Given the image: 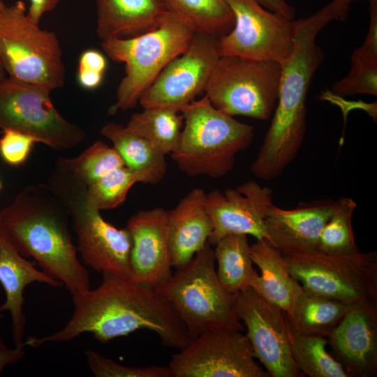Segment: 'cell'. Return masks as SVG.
Segmentation results:
<instances>
[{
	"label": "cell",
	"instance_id": "836d02e7",
	"mask_svg": "<svg viewBox=\"0 0 377 377\" xmlns=\"http://www.w3.org/2000/svg\"><path fill=\"white\" fill-rule=\"evenodd\" d=\"M350 69L334 83L331 94L343 97L358 94L377 95V63L350 60Z\"/></svg>",
	"mask_w": 377,
	"mask_h": 377
},
{
	"label": "cell",
	"instance_id": "7bdbcfd3",
	"mask_svg": "<svg viewBox=\"0 0 377 377\" xmlns=\"http://www.w3.org/2000/svg\"><path fill=\"white\" fill-rule=\"evenodd\" d=\"M6 75H7L6 71L5 70L3 64L0 57V82H1L3 79H5L7 77Z\"/></svg>",
	"mask_w": 377,
	"mask_h": 377
},
{
	"label": "cell",
	"instance_id": "2e32d148",
	"mask_svg": "<svg viewBox=\"0 0 377 377\" xmlns=\"http://www.w3.org/2000/svg\"><path fill=\"white\" fill-rule=\"evenodd\" d=\"M272 192L256 182L237 188L214 190L206 195V207L212 223L208 243L214 246L221 238L233 234L250 235L266 239L265 214L272 202Z\"/></svg>",
	"mask_w": 377,
	"mask_h": 377
},
{
	"label": "cell",
	"instance_id": "ab89813d",
	"mask_svg": "<svg viewBox=\"0 0 377 377\" xmlns=\"http://www.w3.org/2000/svg\"><path fill=\"white\" fill-rule=\"evenodd\" d=\"M103 73L77 68V80L80 86L85 89L98 88L103 80Z\"/></svg>",
	"mask_w": 377,
	"mask_h": 377
},
{
	"label": "cell",
	"instance_id": "5b68a950",
	"mask_svg": "<svg viewBox=\"0 0 377 377\" xmlns=\"http://www.w3.org/2000/svg\"><path fill=\"white\" fill-rule=\"evenodd\" d=\"M184 126L179 142L170 154L179 169L190 177L220 178L234 168L236 156L254 138V127L217 109L206 95L182 111Z\"/></svg>",
	"mask_w": 377,
	"mask_h": 377
},
{
	"label": "cell",
	"instance_id": "b9f144b4",
	"mask_svg": "<svg viewBox=\"0 0 377 377\" xmlns=\"http://www.w3.org/2000/svg\"><path fill=\"white\" fill-rule=\"evenodd\" d=\"M336 3H337L340 6L343 8L344 9L349 10V4L352 1L354 0H334ZM371 1V0H367Z\"/></svg>",
	"mask_w": 377,
	"mask_h": 377
},
{
	"label": "cell",
	"instance_id": "8d00e7d4",
	"mask_svg": "<svg viewBox=\"0 0 377 377\" xmlns=\"http://www.w3.org/2000/svg\"><path fill=\"white\" fill-rule=\"evenodd\" d=\"M107 59L104 54L95 49L83 51L78 60V67L89 71L105 73L107 68Z\"/></svg>",
	"mask_w": 377,
	"mask_h": 377
},
{
	"label": "cell",
	"instance_id": "8992f818",
	"mask_svg": "<svg viewBox=\"0 0 377 377\" xmlns=\"http://www.w3.org/2000/svg\"><path fill=\"white\" fill-rule=\"evenodd\" d=\"M214 251L205 246L155 288L177 313L190 341L207 331L232 328L243 331L236 313V294L228 291L216 273Z\"/></svg>",
	"mask_w": 377,
	"mask_h": 377
},
{
	"label": "cell",
	"instance_id": "9c48e42d",
	"mask_svg": "<svg viewBox=\"0 0 377 377\" xmlns=\"http://www.w3.org/2000/svg\"><path fill=\"white\" fill-rule=\"evenodd\" d=\"M303 288L351 306L377 304V253L334 255L318 250L283 254Z\"/></svg>",
	"mask_w": 377,
	"mask_h": 377
},
{
	"label": "cell",
	"instance_id": "52a82bcc",
	"mask_svg": "<svg viewBox=\"0 0 377 377\" xmlns=\"http://www.w3.org/2000/svg\"><path fill=\"white\" fill-rule=\"evenodd\" d=\"M194 34L186 22L168 11L155 28L142 34L101 40L104 53L124 64L125 75L110 113L135 107L166 65L186 50Z\"/></svg>",
	"mask_w": 377,
	"mask_h": 377
},
{
	"label": "cell",
	"instance_id": "277c9868",
	"mask_svg": "<svg viewBox=\"0 0 377 377\" xmlns=\"http://www.w3.org/2000/svg\"><path fill=\"white\" fill-rule=\"evenodd\" d=\"M46 185L71 219L84 263L96 272L133 281L128 230L117 228L102 217L89 198L87 184L71 171L62 158L57 161Z\"/></svg>",
	"mask_w": 377,
	"mask_h": 377
},
{
	"label": "cell",
	"instance_id": "1f68e13d",
	"mask_svg": "<svg viewBox=\"0 0 377 377\" xmlns=\"http://www.w3.org/2000/svg\"><path fill=\"white\" fill-rule=\"evenodd\" d=\"M139 177L125 165L116 168L87 185L88 196L100 211L114 209L126 200Z\"/></svg>",
	"mask_w": 377,
	"mask_h": 377
},
{
	"label": "cell",
	"instance_id": "e575fe53",
	"mask_svg": "<svg viewBox=\"0 0 377 377\" xmlns=\"http://www.w3.org/2000/svg\"><path fill=\"white\" fill-rule=\"evenodd\" d=\"M34 142H38L37 140L29 134L13 129L2 130L0 156L7 164L18 166L27 160Z\"/></svg>",
	"mask_w": 377,
	"mask_h": 377
},
{
	"label": "cell",
	"instance_id": "d6986e66",
	"mask_svg": "<svg viewBox=\"0 0 377 377\" xmlns=\"http://www.w3.org/2000/svg\"><path fill=\"white\" fill-rule=\"evenodd\" d=\"M335 201L316 200L285 209L271 202L265 214L266 241L282 254L317 249Z\"/></svg>",
	"mask_w": 377,
	"mask_h": 377
},
{
	"label": "cell",
	"instance_id": "4fadbf2b",
	"mask_svg": "<svg viewBox=\"0 0 377 377\" xmlns=\"http://www.w3.org/2000/svg\"><path fill=\"white\" fill-rule=\"evenodd\" d=\"M242 331L228 327L202 333L172 355L173 377H269L255 360Z\"/></svg>",
	"mask_w": 377,
	"mask_h": 377
},
{
	"label": "cell",
	"instance_id": "4dcf8cb0",
	"mask_svg": "<svg viewBox=\"0 0 377 377\" xmlns=\"http://www.w3.org/2000/svg\"><path fill=\"white\" fill-rule=\"evenodd\" d=\"M62 158L71 171L87 185L125 165L115 149L101 140L93 143L77 157Z\"/></svg>",
	"mask_w": 377,
	"mask_h": 377
},
{
	"label": "cell",
	"instance_id": "30bf717a",
	"mask_svg": "<svg viewBox=\"0 0 377 377\" xmlns=\"http://www.w3.org/2000/svg\"><path fill=\"white\" fill-rule=\"evenodd\" d=\"M281 65L237 56H221L205 91L212 105L230 116L267 121L275 109Z\"/></svg>",
	"mask_w": 377,
	"mask_h": 377
},
{
	"label": "cell",
	"instance_id": "484cf974",
	"mask_svg": "<svg viewBox=\"0 0 377 377\" xmlns=\"http://www.w3.org/2000/svg\"><path fill=\"white\" fill-rule=\"evenodd\" d=\"M214 246L216 273L224 288L232 294L249 288L258 273L253 267L247 235H229Z\"/></svg>",
	"mask_w": 377,
	"mask_h": 377
},
{
	"label": "cell",
	"instance_id": "7a4b0ae2",
	"mask_svg": "<svg viewBox=\"0 0 377 377\" xmlns=\"http://www.w3.org/2000/svg\"><path fill=\"white\" fill-rule=\"evenodd\" d=\"M334 20H343V15L332 1L311 15L295 20L293 49L281 65L273 117L250 167L251 172L260 180L270 181L280 176L302 148L306 130L309 89L325 59L316 36Z\"/></svg>",
	"mask_w": 377,
	"mask_h": 377
},
{
	"label": "cell",
	"instance_id": "d590c367",
	"mask_svg": "<svg viewBox=\"0 0 377 377\" xmlns=\"http://www.w3.org/2000/svg\"><path fill=\"white\" fill-rule=\"evenodd\" d=\"M369 2L370 22L368 33L362 45L353 52L350 60L377 63V0Z\"/></svg>",
	"mask_w": 377,
	"mask_h": 377
},
{
	"label": "cell",
	"instance_id": "9a60e30c",
	"mask_svg": "<svg viewBox=\"0 0 377 377\" xmlns=\"http://www.w3.org/2000/svg\"><path fill=\"white\" fill-rule=\"evenodd\" d=\"M236 313L246 326L255 358L270 376L299 377L291 353L293 334L288 314L251 287L236 294Z\"/></svg>",
	"mask_w": 377,
	"mask_h": 377
},
{
	"label": "cell",
	"instance_id": "5bb4252c",
	"mask_svg": "<svg viewBox=\"0 0 377 377\" xmlns=\"http://www.w3.org/2000/svg\"><path fill=\"white\" fill-rule=\"evenodd\" d=\"M220 57L218 38L195 33L186 50L166 65L139 103L142 108H165L182 112L205 92Z\"/></svg>",
	"mask_w": 377,
	"mask_h": 377
},
{
	"label": "cell",
	"instance_id": "44dd1931",
	"mask_svg": "<svg viewBox=\"0 0 377 377\" xmlns=\"http://www.w3.org/2000/svg\"><path fill=\"white\" fill-rule=\"evenodd\" d=\"M203 189L193 188L168 211V240L172 267L188 263L202 250L212 232Z\"/></svg>",
	"mask_w": 377,
	"mask_h": 377
},
{
	"label": "cell",
	"instance_id": "ac0fdd59",
	"mask_svg": "<svg viewBox=\"0 0 377 377\" xmlns=\"http://www.w3.org/2000/svg\"><path fill=\"white\" fill-rule=\"evenodd\" d=\"M335 358L351 377L377 374V304L353 307L327 336Z\"/></svg>",
	"mask_w": 377,
	"mask_h": 377
},
{
	"label": "cell",
	"instance_id": "7402d4cb",
	"mask_svg": "<svg viewBox=\"0 0 377 377\" xmlns=\"http://www.w3.org/2000/svg\"><path fill=\"white\" fill-rule=\"evenodd\" d=\"M101 40L129 38L155 28L168 12L164 0H96Z\"/></svg>",
	"mask_w": 377,
	"mask_h": 377
},
{
	"label": "cell",
	"instance_id": "cb8c5ba5",
	"mask_svg": "<svg viewBox=\"0 0 377 377\" xmlns=\"http://www.w3.org/2000/svg\"><path fill=\"white\" fill-rule=\"evenodd\" d=\"M101 133L112 142L125 166L139 177L140 182L157 184L165 177V155L149 140L113 122L103 126Z\"/></svg>",
	"mask_w": 377,
	"mask_h": 377
},
{
	"label": "cell",
	"instance_id": "f1b7e54d",
	"mask_svg": "<svg viewBox=\"0 0 377 377\" xmlns=\"http://www.w3.org/2000/svg\"><path fill=\"white\" fill-rule=\"evenodd\" d=\"M327 344L325 337L293 335L291 353L300 372L309 377H351L342 364L327 351Z\"/></svg>",
	"mask_w": 377,
	"mask_h": 377
},
{
	"label": "cell",
	"instance_id": "d6a6232c",
	"mask_svg": "<svg viewBox=\"0 0 377 377\" xmlns=\"http://www.w3.org/2000/svg\"><path fill=\"white\" fill-rule=\"evenodd\" d=\"M87 364L96 377H173L170 367H134L119 364L94 350L84 352Z\"/></svg>",
	"mask_w": 377,
	"mask_h": 377
},
{
	"label": "cell",
	"instance_id": "ee69618b",
	"mask_svg": "<svg viewBox=\"0 0 377 377\" xmlns=\"http://www.w3.org/2000/svg\"><path fill=\"white\" fill-rule=\"evenodd\" d=\"M6 6V5L5 4V3L2 1V0H0V12Z\"/></svg>",
	"mask_w": 377,
	"mask_h": 377
},
{
	"label": "cell",
	"instance_id": "f6af8a7d",
	"mask_svg": "<svg viewBox=\"0 0 377 377\" xmlns=\"http://www.w3.org/2000/svg\"><path fill=\"white\" fill-rule=\"evenodd\" d=\"M1 187H2V185H1V182L0 180V190L1 189Z\"/></svg>",
	"mask_w": 377,
	"mask_h": 377
},
{
	"label": "cell",
	"instance_id": "4316f807",
	"mask_svg": "<svg viewBox=\"0 0 377 377\" xmlns=\"http://www.w3.org/2000/svg\"><path fill=\"white\" fill-rule=\"evenodd\" d=\"M168 10L195 33L220 38L233 28L234 15L226 0H164Z\"/></svg>",
	"mask_w": 377,
	"mask_h": 377
},
{
	"label": "cell",
	"instance_id": "e0dca14e",
	"mask_svg": "<svg viewBox=\"0 0 377 377\" xmlns=\"http://www.w3.org/2000/svg\"><path fill=\"white\" fill-rule=\"evenodd\" d=\"M168 220V211L155 207L139 211L126 227L132 239L133 281L154 289L172 274Z\"/></svg>",
	"mask_w": 377,
	"mask_h": 377
},
{
	"label": "cell",
	"instance_id": "f35d334b",
	"mask_svg": "<svg viewBox=\"0 0 377 377\" xmlns=\"http://www.w3.org/2000/svg\"><path fill=\"white\" fill-rule=\"evenodd\" d=\"M25 352L24 348L16 347L9 348L0 334V374L5 367L13 364L20 360Z\"/></svg>",
	"mask_w": 377,
	"mask_h": 377
},
{
	"label": "cell",
	"instance_id": "83f0119b",
	"mask_svg": "<svg viewBox=\"0 0 377 377\" xmlns=\"http://www.w3.org/2000/svg\"><path fill=\"white\" fill-rule=\"evenodd\" d=\"M133 133L147 139L165 155L177 147L184 126L182 112L165 108H143L126 124Z\"/></svg>",
	"mask_w": 377,
	"mask_h": 377
},
{
	"label": "cell",
	"instance_id": "603a6c76",
	"mask_svg": "<svg viewBox=\"0 0 377 377\" xmlns=\"http://www.w3.org/2000/svg\"><path fill=\"white\" fill-rule=\"evenodd\" d=\"M251 255L261 274L255 275L250 287L289 315L302 286L290 274L283 254L263 239L251 245Z\"/></svg>",
	"mask_w": 377,
	"mask_h": 377
},
{
	"label": "cell",
	"instance_id": "60d3db41",
	"mask_svg": "<svg viewBox=\"0 0 377 377\" xmlns=\"http://www.w3.org/2000/svg\"><path fill=\"white\" fill-rule=\"evenodd\" d=\"M266 9L278 13L288 19L293 20L295 9L286 0H256Z\"/></svg>",
	"mask_w": 377,
	"mask_h": 377
},
{
	"label": "cell",
	"instance_id": "ba28073f",
	"mask_svg": "<svg viewBox=\"0 0 377 377\" xmlns=\"http://www.w3.org/2000/svg\"><path fill=\"white\" fill-rule=\"evenodd\" d=\"M0 57L10 78L51 91L65 83L66 68L57 36L32 22L22 0L0 12Z\"/></svg>",
	"mask_w": 377,
	"mask_h": 377
},
{
	"label": "cell",
	"instance_id": "f546056e",
	"mask_svg": "<svg viewBox=\"0 0 377 377\" xmlns=\"http://www.w3.org/2000/svg\"><path fill=\"white\" fill-rule=\"evenodd\" d=\"M356 207V202L350 198L343 197L335 201L332 213L320 234L316 250L334 255L360 251L352 225Z\"/></svg>",
	"mask_w": 377,
	"mask_h": 377
},
{
	"label": "cell",
	"instance_id": "6da1fadb",
	"mask_svg": "<svg viewBox=\"0 0 377 377\" xmlns=\"http://www.w3.org/2000/svg\"><path fill=\"white\" fill-rule=\"evenodd\" d=\"M71 295L73 312L64 327L43 337H29L24 347L68 342L85 332L105 343L140 330L154 332L168 348L180 350L190 342L172 305L149 286L103 272L96 288Z\"/></svg>",
	"mask_w": 377,
	"mask_h": 377
},
{
	"label": "cell",
	"instance_id": "74e56055",
	"mask_svg": "<svg viewBox=\"0 0 377 377\" xmlns=\"http://www.w3.org/2000/svg\"><path fill=\"white\" fill-rule=\"evenodd\" d=\"M60 0H29L30 6L27 15L35 24H39L42 17L47 12L53 10Z\"/></svg>",
	"mask_w": 377,
	"mask_h": 377
},
{
	"label": "cell",
	"instance_id": "ffe728a7",
	"mask_svg": "<svg viewBox=\"0 0 377 377\" xmlns=\"http://www.w3.org/2000/svg\"><path fill=\"white\" fill-rule=\"evenodd\" d=\"M33 282L52 287L63 286L22 256L0 227V283L6 293V300L0 305V318L3 312H10L13 342L16 347L24 348L27 320L23 310L24 291Z\"/></svg>",
	"mask_w": 377,
	"mask_h": 377
},
{
	"label": "cell",
	"instance_id": "8fae6325",
	"mask_svg": "<svg viewBox=\"0 0 377 377\" xmlns=\"http://www.w3.org/2000/svg\"><path fill=\"white\" fill-rule=\"evenodd\" d=\"M51 91L6 77L0 82V128L16 130L54 149L80 144L86 132L56 109Z\"/></svg>",
	"mask_w": 377,
	"mask_h": 377
},
{
	"label": "cell",
	"instance_id": "d4e9b609",
	"mask_svg": "<svg viewBox=\"0 0 377 377\" xmlns=\"http://www.w3.org/2000/svg\"><path fill=\"white\" fill-rule=\"evenodd\" d=\"M354 306L302 287L288 315L291 332L327 337Z\"/></svg>",
	"mask_w": 377,
	"mask_h": 377
},
{
	"label": "cell",
	"instance_id": "3957f363",
	"mask_svg": "<svg viewBox=\"0 0 377 377\" xmlns=\"http://www.w3.org/2000/svg\"><path fill=\"white\" fill-rule=\"evenodd\" d=\"M69 216L45 184L25 188L0 211V227L24 257L72 294L90 289L88 270L77 256Z\"/></svg>",
	"mask_w": 377,
	"mask_h": 377
},
{
	"label": "cell",
	"instance_id": "7c38bea8",
	"mask_svg": "<svg viewBox=\"0 0 377 377\" xmlns=\"http://www.w3.org/2000/svg\"><path fill=\"white\" fill-rule=\"evenodd\" d=\"M226 1L235 24L219 38L220 55L283 64L293 49L295 20L266 9L256 0Z\"/></svg>",
	"mask_w": 377,
	"mask_h": 377
}]
</instances>
